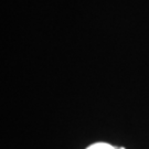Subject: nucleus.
Here are the masks:
<instances>
[{
  "label": "nucleus",
  "mask_w": 149,
  "mask_h": 149,
  "mask_svg": "<svg viewBox=\"0 0 149 149\" xmlns=\"http://www.w3.org/2000/svg\"><path fill=\"white\" fill-rule=\"evenodd\" d=\"M86 149H115L113 146L106 143H96L94 145H91L88 148Z\"/></svg>",
  "instance_id": "nucleus-1"
}]
</instances>
